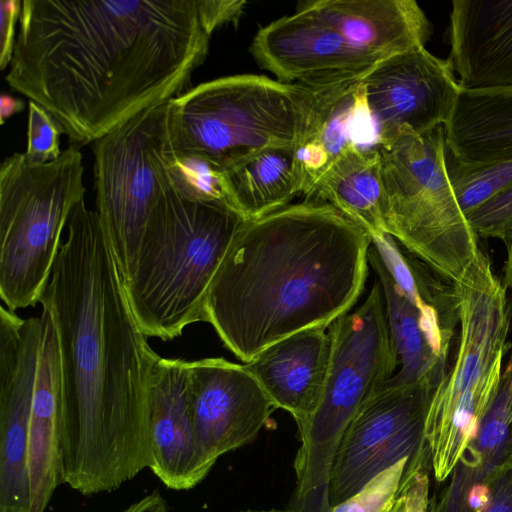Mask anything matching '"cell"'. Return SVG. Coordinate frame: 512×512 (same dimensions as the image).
<instances>
[{"label": "cell", "mask_w": 512, "mask_h": 512, "mask_svg": "<svg viewBox=\"0 0 512 512\" xmlns=\"http://www.w3.org/2000/svg\"><path fill=\"white\" fill-rule=\"evenodd\" d=\"M244 0H23L9 86L47 110L71 145L93 143L185 92Z\"/></svg>", "instance_id": "6da1fadb"}, {"label": "cell", "mask_w": 512, "mask_h": 512, "mask_svg": "<svg viewBox=\"0 0 512 512\" xmlns=\"http://www.w3.org/2000/svg\"><path fill=\"white\" fill-rule=\"evenodd\" d=\"M51 312L62 374V481L111 492L150 468L148 390L159 357L134 318L95 210L81 200L39 300Z\"/></svg>", "instance_id": "7a4b0ae2"}, {"label": "cell", "mask_w": 512, "mask_h": 512, "mask_svg": "<svg viewBox=\"0 0 512 512\" xmlns=\"http://www.w3.org/2000/svg\"><path fill=\"white\" fill-rule=\"evenodd\" d=\"M371 244L323 201L245 220L211 284L204 322L243 363L294 333L328 328L361 295Z\"/></svg>", "instance_id": "3957f363"}, {"label": "cell", "mask_w": 512, "mask_h": 512, "mask_svg": "<svg viewBox=\"0 0 512 512\" xmlns=\"http://www.w3.org/2000/svg\"><path fill=\"white\" fill-rule=\"evenodd\" d=\"M352 84L314 89L254 74L200 83L168 101V147L222 171L265 150L296 149Z\"/></svg>", "instance_id": "277c9868"}, {"label": "cell", "mask_w": 512, "mask_h": 512, "mask_svg": "<svg viewBox=\"0 0 512 512\" xmlns=\"http://www.w3.org/2000/svg\"><path fill=\"white\" fill-rule=\"evenodd\" d=\"M245 220L220 204L181 197L172 187L144 231L135 271L124 283L142 333L163 341L204 321L205 302Z\"/></svg>", "instance_id": "5b68a950"}, {"label": "cell", "mask_w": 512, "mask_h": 512, "mask_svg": "<svg viewBox=\"0 0 512 512\" xmlns=\"http://www.w3.org/2000/svg\"><path fill=\"white\" fill-rule=\"evenodd\" d=\"M452 286L457 350L433 390L425 425L430 464L439 482L452 474L498 395L511 319L507 289L481 250Z\"/></svg>", "instance_id": "8992f818"}, {"label": "cell", "mask_w": 512, "mask_h": 512, "mask_svg": "<svg viewBox=\"0 0 512 512\" xmlns=\"http://www.w3.org/2000/svg\"><path fill=\"white\" fill-rule=\"evenodd\" d=\"M329 328L330 358L318 407L300 428L290 512H330L329 479L340 441L362 406L382 390L398 363L380 283L355 311Z\"/></svg>", "instance_id": "52a82bcc"}, {"label": "cell", "mask_w": 512, "mask_h": 512, "mask_svg": "<svg viewBox=\"0 0 512 512\" xmlns=\"http://www.w3.org/2000/svg\"><path fill=\"white\" fill-rule=\"evenodd\" d=\"M83 156L31 163L13 153L0 166V298L10 311L35 306L50 279L61 236L84 199Z\"/></svg>", "instance_id": "ba28073f"}, {"label": "cell", "mask_w": 512, "mask_h": 512, "mask_svg": "<svg viewBox=\"0 0 512 512\" xmlns=\"http://www.w3.org/2000/svg\"><path fill=\"white\" fill-rule=\"evenodd\" d=\"M376 147L388 234L438 276L458 281L480 248L447 175L444 126Z\"/></svg>", "instance_id": "9c48e42d"}, {"label": "cell", "mask_w": 512, "mask_h": 512, "mask_svg": "<svg viewBox=\"0 0 512 512\" xmlns=\"http://www.w3.org/2000/svg\"><path fill=\"white\" fill-rule=\"evenodd\" d=\"M168 102L151 106L93 142L96 209L124 283L146 226L172 187L164 164Z\"/></svg>", "instance_id": "30bf717a"}, {"label": "cell", "mask_w": 512, "mask_h": 512, "mask_svg": "<svg viewBox=\"0 0 512 512\" xmlns=\"http://www.w3.org/2000/svg\"><path fill=\"white\" fill-rule=\"evenodd\" d=\"M436 385L422 381L385 387L367 401L346 429L329 479V504L357 493L382 471L404 458L430 457L426 417Z\"/></svg>", "instance_id": "8fae6325"}, {"label": "cell", "mask_w": 512, "mask_h": 512, "mask_svg": "<svg viewBox=\"0 0 512 512\" xmlns=\"http://www.w3.org/2000/svg\"><path fill=\"white\" fill-rule=\"evenodd\" d=\"M360 83L376 125L377 146L444 126L461 90L448 58L425 47L379 61Z\"/></svg>", "instance_id": "7c38bea8"}, {"label": "cell", "mask_w": 512, "mask_h": 512, "mask_svg": "<svg viewBox=\"0 0 512 512\" xmlns=\"http://www.w3.org/2000/svg\"><path fill=\"white\" fill-rule=\"evenodd\" d=\"M40 334V317L0 306V512H32L29 423Z\"/></svg>", "instance_id": "4fadbf2b"}, {"label": "cell", "mask_w": 512, "mask_h": 512, "mask_svg": "<svg viewBox=\"0 0 512 512\" xmlns=\"http://www.w3.org/2000/svg\"><path fill=\"white\" fill-rule=\"evenodd\" d=\"M250 51L278 81L314 89L358 82L381 61L300 2L294 14L260 28Z\"/></svg>", "instance_id": "5bb4252c"}, {"label": "cell", "mask_w": 512, "mask_h": 512, "mask_svg": "<svg viewBox=\"0 0 512 512\" xmlns=\"http://www.w3.org/2000/svg\"><path fill=\"white\" fill-rule=\"evenodd\" d=\"M188 368L197 444L211 470L220 456L253 440L277 408L244 364L204 358Z\"/></svg>", "instance_id": "9a60e30c"}, {"label": "cell", "mask_w": 512, "mask_h": 512, "mask_svg": "<svg viewBox=\"0 0 512 512\" xmlns=\"http://www.w3.org/2000/svg\"><path fill=\"white\" fill-rule=\"evenodd\" d=\"M188 363L159 356L149 379V469L173 490L192 489L210 472L197 444Z\"/></svg>", "instance_id": "2e32d148"}, {"label": "cell", "mask_w": 512, "mask_h": 512, "mask_svg": "<svg viewBox=\"0 0 512 512\" xmlns=\"http://www.w3.org/2000/svg\"><path fill=\"white\" fill-rule=\"evenodd\" d=\"M368 261L378 275L387 322L400 369L388 384L430 382L445 375L454 320L445 318L421 296H412L394 277L383 256L371 244Z\"/></svg>", "instance_id": "e0dca14e"}, {"label": "cell", "mask_w": 512, "mask_h": 512, "mask_svg": "<svg viewBox=\"0 0 512 512\" xmlns=\"http://www.w3.org/2000/svg\"><path fill=\"white\" fill-rule=\"evenodd\" d=\"M462 90L512 86V0H455L447 30Z\"/></svg>", "instance_id": "ac0fdd59"}, {"label": "cell", "mask_w": 512, "mask_h": 512, "mask_svg": "<svg viewBox=\"0 0 512 512\" xmlns=\"http://www.w3.org/2000/svg\"><path fill=\"white\" fill-rule=\"evenodd\" d=\"M330 336L315 327L287 336L244 363L276 408L302 428L318 407L328 371Z\"/></svg>", "instance_id": "d6986e66"}, {"label": "cell", "mask_w": 512, "mask_h": 512, "mask_svg": "<svg viewBox=\"0 0 512 512\" xmlns=\"http://www.w3.org/2000/svg\"><path fill=\"white\" fill-rule=\"evenodd\" d=\"M40 317V350L29 423L28 469L32 512H44L63 483L62 374L58 333L48 308Z\"/></svg>", "instance_id": "ffe728a7"}, {"label": "cell", "mask_w": 512, "mask_h": 512, "mask_svg": "<svg viewBox=\"0 0 512 512\" xmlns=\"http://www.w3.org/2000/svg\"><path fill=\"white\" fill-rule=\"evenodd\" d=\"M356 48L383 60L424 48L432 26L414 0H308Z\"/></svg>", "instance_id": "44dd1931"}, {"label": "cell", "mask_w": 512, "mask_h": 512, "mask_svg": "<svg viewBox=\"0 0 512 512\" xmlns=\"http://www.w3.org/2000/svg\"><path fill=\"white\" fill-rule=\"evenodd\" d=\"M446 149L466 165L512 160V86L460 90L444 125Z\"/></svg>", "instance_id": "7402d4cb"}, {"label": "cell", "mask_w": 512, "mask_h": 512, "mask_svg": "<svg viewBox=\"0 0 512 512\" xmlns=\"http://www.w3.org/2000/svg\"><path fill=\"white\" fill-rule=\"evenodd\" d=\"M309 198L331 204L372 240L389 235L377 147L348 145L319 178Z\"/></svg>", "instance_id": "603a6c76"}, {"label": "cell", "mask_w": 512, "mask_h": 512, "mask_svg": "<svg viewBox=\"0 0 512 512\" xmlns=\"http://www.w3.org/2000/svg\"><path fill=\"white\" fill-rule=\"evenodd\" d=\"M294 150H265L224 171L229 205L244 220L283 208L301 194Z\"/></svg>", "instance_id": "cb8c5ba5"}, {"label": "cell", "mask_w": 512, "mask_h": 512, "mask_svg": "<svg viewBox=\"0 0 512 512\" xmlns=\"http://www.w3.org/2000/svg\"><path fill=\"white\" fill-rule=\"evenodd\" d=\"M426 512H512V458L485 473L456 471Z\"/></svg>", "instance_id": "d4e9b609"}, {"label": "cell", "mask_w": 512, "mask_h": 512, "mask_svg": "<svg viewBox=\"0 0 512 512\" xmlns=\"http://www.w3.org/2000/svg\"><path fill=\"white\" fill-rule=\"evenodd\" d=\"M445 163L449 181L466 217L512 186V160L466 165L455 160L446 149Z\"/></svg>", "instance_id": "484cf974"}, {"label": "cell", "mask_w": 512, "mask_h": 512, "mask_svg": "<svg viewBox=\"0 0 512 512\" xmlns=\"http://www.w3.org/2000/svg\"><path fill=\"white\" fill-rule=\"evenodd\" d=\"M408 461L404 458L382 471L330 512H388L398 496Z\"/></svg>", "instance_id": "4316f807"}, {"label": "cell", "mask_w": 512, "mask_h": 512, "mask_svg": "<svg viewBox=\"0 0 512 512\" xmlns=\"http://www.w3.org/2000/svg\"><path fill=\"white\" fill-rule=\"evenodd\" d=\"M61 125L41 105L29 101L27 148L24 152L33 164H45L60 157Z\"/></svg>", "instance_id": "83f0119b"}, {"label": "cell", "mask_w": 512, "mask_h": 512, "mask_svg": "<svg viewBox=\"0 0 512 512\" xmlns=\"http://www.w3.org/2000/svg\"><path fill=\"white\" fill-rule=\"evenodd\" d=\"M428 465L430 462L406 466L398 496L388 512H426L429 503Z\"/></svg>", "instance_id": "f1b7e54d"}, {"label": "cell", "mask_w": 512, "mask_h": 512, "mask_svg": "<svg viewBox=\"0 0 512 512\" xmlns=\"http://www.w3.org/2000/svg\"><path fill=\"white\" fill-rule=\"evenodd\" d=\"M21 0L0 1V68L11 63L16 44V22L20 18Z\"/></svg>", "instance_id": "f546056e"}, {"label": "cell", "mask_w": 512, "mask_h": 512, "mask_svg": "<svg viewBox=\"0 0 512 512\" xmlns=\"http://www.w3.org/2000/svg\"><path fill=\"white\" fill-rule=\"evenodd\" d=\"M122 512H168V505L158 491L141 498Z\"/></svg>", "instance_id": "4dcf8cb0"}, {"label": "cell", "mask_w": 512, "mask_h": 512, "mask_svg": "<svg viewBox=\"0 0 512 512\" xmlns=\"http://www.w3.org/2000/svg\"><path fill=\"white\" fill-rule=\"evenodd\" d=\"M498 394L502 397L508 417L512 422V349L503 368L501 385Z\"/></svg>", "instance_id": "1f68e13d"}, {"label": "cell", "mask_w": 512, "mask_h": 512, "mask_svg": "<svg viewBox=\"0 0 512 512\" xmlns=\"http://www.w3.org/2000/svg\"><path fill=\"white\" fill-rule=\"evenodd\" d=\"M25 108L24 102L9 94H1L0 96V122L4 124L7 119L16 113H20Z\"/></svg>", "instance_id": "d6a6232c"}, {"label": "cell", "mask_w": 512, "mask_h": 512, "mask_svg": "<svg viewBox=\"0 0 512 512\" xmlns=\"http://www.w3.org/2000/svg\"><path fill=\"white\" fill-rule=\"evenodd\" d=\"M506 248V261L504 265V286L512 293V225L503 233L501 239Z\"/></svg>", "instance_id": "836d02e7"}, {"label": "cell", "mask_w": 512, "mask_h": 512, "mask_svg": "<svg viewBox=\"0 0 512 512\" xmlns=\"http://www.w3.org/2000/svg\"><path fill=\"white\" fill-rule=\"evenodd\" d=\"M253 512H284V511L270 510V511H253ZM285 512H290V511H285Z\"/></svg>", "instance_id": "e575fe53"}]
</instances>
